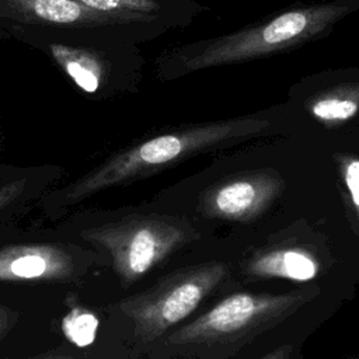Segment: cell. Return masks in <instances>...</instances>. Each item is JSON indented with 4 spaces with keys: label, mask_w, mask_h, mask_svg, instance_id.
I'll return each mask as SVG.
<instances>
[{
    "label": "cell",
    "mask_w": 359,
    "mask_h": 359,
    "mask_svg": "<svg viewBox=\"0 0 359 359\" xmlns=\"http://www.w3.org/2000/svg\"><path fill=\"white\" fill-rule=\"evenodd\" d=\"M300 121L302 116L285 104L247 115L168 128L114 154L104 164L67 185L60 201L66 205L77 203L100 191L154 175L199 154L296 133L294 123Z\"/></svg>",
    "instance_id": "cell-1"
},
{
    "label": "cell",
    "mask_w": 359,
    "mask_h": 359,
    "mask_svg": "<svg viewBox=\"0 0 359 359\" xmlns=\"http://www.w3.org/2000/svg\"><path fill=\"white\" fill-rule=\"evenodd\" d=\"M359 11V0L296 3L238 29L180 43L158 59L161 80L269 57L325 38Z\"/></svg>",
    "instance_id": "cell-2"
},
{
    "label": "cell",
    "mask_w": 359,
    "mask_h": 359,
    "mask_svg": "<svg viewBox=\"0 0 359 359\" xmlns=\"http://www.w3.org/2000/svg\"><path fill=\"white\" fill-rule=\"evenodd\" d=\"M81 237L102 247L125 283H133L181 247L199 238L195 226L172 215H132L87 229Z\"/></svg>",
    "instance_id": "cell-3"
},
{
    "label": "cell",
    "mask_w": 359,
    "mask_h": 359,
    "mask_svg": "<svg viewBox=\"0 0 359 359\" xmlns=\"http://www.w3.org/2000/svg\"><path fill=\"white\" fill-rule=\"evenodd\" d=\"M318 294L317 287L280 294L233 293L168 337L174 345L233 344L255 337L303 307Z\"/></svg>",
    "instance_id": "cell-4"
},
{
    "label": "cell",
    "mask_w": 359,
    "mask_h": 359,
    "mask_svg": "<svg viewBox=\"0 0 359 359\" xmlns=\"http://www.w3.org/2000/svg\"><path fill=\"white\" fill-rule=\"evenodd\" d=\"M227 273L229 266L217 261L180 268L147 290L121 300L119 309L132 320L136 335L151 341L187 318Z\"/></svg>",
    "instance_id": "cell-5"
},
{
    "label": "cell",
    "mask_w": 359,
    "mask_h": 359,
    "mask_svg": "<svg viewBox=\"0 0 359 359\" xmlns=\"http://www.w3.org/2000/svg\"><path fill=\"white\" fill-rule=\"evenodd\" d=\"M198 195V210L206 219L248 223L266 213L286 192L292 177L286 165H244L210 177Z\"/></svg>",
    "instance_id": "cell-6"
},
{
    "label": "cell",
    "mask_w": 359,
    "mask_h": 359,
    "mask_svg": "<svg viewBox=\"0 0 359 359\" xmlns=\"http://www.w3.org/2000/svg\"><path fill=\"white\" fill-rule=\"evenodd\" d=\"M286 104L324 132L359 123V66L302 77L289 88Z\"/></svg>",
    "instance_id": "cell-7"
},
{
    "label": "cell",
    "mask_w": 359,
    "mask_h": 359,
    "mask_svg": "<svg viewBox=\"0 0 359 359\" xmlns=\"http://www.w3.org/2000/svg\"><path fill=\"white\" fill-rule=\"evenodd\" d=\"M74 273L73 255L59 244L29 243L0 248V282H67Z\"/></svg>",
    "instance_id": "cell-8"
},
{
    "label": "cell",
    "mask_w": 359,
    "mask_h": 359,
    "mask_svg": "<svg viewBox=\"0 0 359 359\" xmlns=\"http://www.w3.org/2000/svg\"><path fill=\"white\" fill-rule=\"evenodd\" d=\"M0 15L43 25H122L119 17L97 13L74 0H0Z\"/></svg>",
    "instance_id": "cell-9"
},
{
    "label": "cell",
    "mask_w": 359,
    "mask_h": 359,
    "mask_svg": "<svg viewBox=\"0 0 359 359\" xmlns=\"http://www.w3.org/2000/svg\"><path fill=\"white\" fill-rule=\"evenodd\" d=\"M323 271L318 255L306 245L278 244L252 254L243 266V272L257 279H286L309 282Z\"/></svg>",
    "instance_id": "cell-10"
},
{
    "label": "cell",
    "mask_w": 359,
    "mask_h": 359,
    "mask_svg": "<svg viewBox=\"0 0 359 359\" xmlns=\"http://www.w3.org/2000/svg\"><path fill=\"white\" fill-rule=\"evenodd\" d=\"M353 126L359 135L358 126ZM324 133L323 143L332 180L352 223L359 230V139H353L346 128Z\"/></svg>",
    "instance_id": "cell-11"
},
{
    "label": "cell",
    "mask_w": 359,
    "mask_h": 359,
    "mask_svg": "<svg viewBox=\"0 0 359 359\" xmlns=\"http://www.w3.org/2000/svg\"><path fill=\"white\" fill-rule=\"evenodd\" d=\"M49 52L73 83L87 94L97 93L107 76L105 63L93 50L52 43Z\"/></svg>",
    "instance_id": "cell-12"
},
{
    "label": "cell",
    "mask_w": 359,
    "mask_h": 359,
    "mask_svg": "<svg viewBox=\"0 0 359 359\" xmlns=\"http://www.w3.org/2000/svg\"><path fill=\"white\" fill-rule=\"evenodd\" d=\"M62 332L65 338L77 348L90 346L100 327V318L91 310L84 307H73L62 318Z\"/></svg>",
    "instance_id": "cell-13"
},
{
    "label": "cell",
    "mask_w": 359,
    "mask_h": 359,
    "mask_svg": "<svg viewBox=\"0 0 359 359\" xmlns=\"http://www.w3.org/2000/svg\"><path fill=\"white\" fill-rule=\"evenodd\" d=\"M27 181L25 180H17L13 182H8L0 188V210L10 205L13 201H15L24 191Z\"/></svg>",
    "instance_id": "cell-14"
},
{
    "label": "cell",
    "mask_w": 359,
    "mask_h": 359,
    "mask_svg": "<svg viewBox=\"0 0 359 359\" xmlns=\"http://www.w3.org/2000/svg\"><path fill=\"white\" fill-rule=\"evenodd\" d=\"M17 318V313L11 311L8 307L0 304V338L6 335V332L13 327Z\"/></svg>",
    "instance_id": "cell-15"
},
{
    "label": "cell",
    "mask_w": 359,
    "mask_h": 359,
    "mask_svg": "<svg viewBox=\"0 0 359 359\" xmlns=\"http://www.w3.org/2000/svg\"><path fill=\"white\" fill-rule=\"evenodd\" d=\"M290 352H292V346L290 345H282V346L271 351L269 353H266L261 359H287Z\"/></svg>",
    "instance_id": "cell-16"
},
{
    "label": "cell",
    "mask_w": 359,
    "mask_h": 359,
    "mask_svg": "<svg viewBox=\"0 0 359 359\" xmlns=\"http://www.w3.org/2000/svg\"><path fill=\"white\" fill-rule=\"evenodd\" d=\"M39 359H73V358H72V356H67V355H50V356L39 358Z\"/></svg>",
    "instance_id": "cell-17"
}]
</instances>
